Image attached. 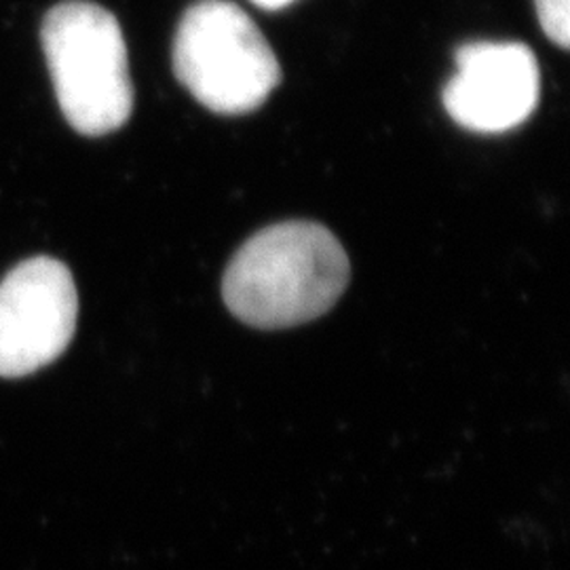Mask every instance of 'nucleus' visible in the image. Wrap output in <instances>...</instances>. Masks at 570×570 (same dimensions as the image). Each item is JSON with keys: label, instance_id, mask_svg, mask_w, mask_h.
<instances>
[{"label": "nucleus", "instance_id": "3", "mask_svg": "<svg viewBox=\"0 0 570 570\" xmlns=\"http://www.w3.org/2000/svg\"><path fill=\"white\" fill-rule=\"evenodd\" d=\"M171 60L180 85L218 115L261 108L282 81L279 61L263 32L228 0H199L186 9Z\"/></svg>", "mask_w": 570, "mask_h": 570}, {"label": "nucleus", "instance_id": "4", "mask_svg": "<svg viewBox=\"0 0 570 570\" xmlns=\"http://www.w3.org/2000/svg\"><path fill=\"white\" fill-rule=\"evenodd\" d=\"M79 296L68 266L39 256L0 284V376L21 379L53 364L70 345Z\"/></svg>", "mask_w": 570, "mask_h": 570}, {"label": "nucleus", "instance_id": "5", "mask_svg": "<svg viewBox=\"0 0 570 570\" xmlns=\"http://www.w3.org/2000/svg\"><path fill=\"white\" fill-rule=\"evenodd\" d=\"M539 61L522 42H468L442 100L450 119L478 134L520 127L539 106Z\"/></svg>", "mask_w": 570, "mask_h": 570}, {"label": "nucleus", "instance_id": "2", "mask_svg": "<svg viewBox=\"0 0 570 570\" xmlns=\"http://www.w3.org/2000/svg\"><path fill=\"white\" fill-rule=\"evenodd\" d=\"M42 49L66 121L106 136L134 110L127 45L117 18L96 2L68 0L42 21Z\"/></svg>", "mask_w": 570, "mask_h": 570}, {"label": "nucleus", "instance_id": "7", "mask_svg": "<svg viewBox=\"0 0 570 570\" xmlns=\"http://www.w3.org/2000/svg\"><path fill=\"white\" fill-rule=\"evenodd\" d=\"M256 7L261 9H268V11H277V9H284L287 4H292L294 0H252Z\"/></svg>", "mask_w": 570, "mask_h": 570}, {"label": "nucleus", "instance_id": "1", "mask_svg": "<svg viewBox=\"0 0 570 570\" xmlns=\"http://www.w3.org/2000/svg\"><path fill=\"white\" fill-rule=\"evenodd\" d=\"M351 266L326 226L292 220L245 242L228 263V311L258 330H282L322 317L343 296Z\"/></svg>", "mask_w": 570, "mask_h": 570}, {"label": "nucleus", "instance_id": "6", "mask_svg": "<svg viewBox=\"0 0 570 570\" xmlns=\"http://www.w3.org/2000/svg\"><path fill=\"white\" fill-rule=\"evenodd\" d=\"M537 16L543 32L560 49H569L570 45V7L569 0H534Z\"/></svg>", "mask_w": 570, "mask_h": 570}]
</instances>
